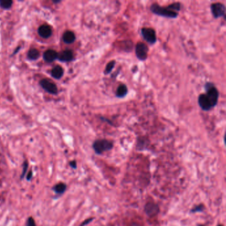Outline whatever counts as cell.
Masks as SVG:
<instances>
[{
	"mask_svg": "<svg viewBox=\"0 0 226 226\" xmlns=\"http://www.w3.org/2000/svg\"><path fill=\"white\" fill-rule=\"evenodd\" d=\"M150 10L153 13L161 17H165L175 19L178 17V13L173 11L171 9L169 6L166 7H161L160 5L158 3H153L150 7Z\"/></svg>",
	"mask_w": 226,
	"mask_h": 226,
	"instance_id": "obj_1",
	"label": "cell"
},
{
	"mask_svg": "<svg viewBox=\"0 0 226 226\" xmlns=\"http://www.w3.org/2000/svg\"><path fill=\"white\" fill-rule=\"evenodd\" d=\"M113 147V142L108 139H97L93 143V149L95 153L98 154H101L106 151H110Z\"/></svg>",
	"mask_w": 226,
	"mask_h": 226,
	"instance_id": "obj_2",
	"label": "cell"
},
{
	"mask_svg": "<svg viewBox=\"0 0 226 226\" xmlns=\"http://www.w3.org/2000/svg\"><path fill=\"white\" fill-rule=\"evenodd\" d=\"M204 88L206 90V95L208 99H210L212 108L216 106L219 98V92L213 83L207 82L204 86Z\"/></svg>",
	"mask_w": 226,
	"mask_h": 226,
	"instance_id": "obj_3",
	"label": "cell"
},
{
	"mask_svg": "<svg viewBox=\"0 0 226 226\" xmlns=\"http://www.w3.org/2000/svg\"><path fill=\"white\" fill-rule=\"evenodd\" d=\"M141 33L143 39L150 45H154L156 43V32L153 29L149 27H143L141 29Z\"/></svg>",
	"mask_w": 226,
	"mask_h": 226,
	"instance_id": "obj_4",
	"label": "cell"
},
{
	"mask_svg": "<svg viewBox=\"0 0 226 226\" xmlns=\"http://www.w3.org/2000/svg\"><path fill=\"white\" fill-rule=\"evenodd\" d=\"M149 48L144 42H139L135 47V55L139 60L144 61L148 57Z\"/></svg>",
	"mask_w": 226,
	"mask_h": 226,
	"instance_id": "obj_5",
	"label": "cell"
},
{
	"mask_svg": "<svg viewBox=\"0 0 226 226\" xmlns=\"http://www.w3.org/2000/svg\"><path fill=\"white\" fill-rule=\"evenodd\" d=\"M211 11L214 18L218 19L225 15V6L222 3H214L211 5Z\"/></svg>",
	"mask_w": 226,
	"mask_h": 226,
	"instance_id": "obj_6",
	"label": "cell"
},
{
	"mask_svg": "<svg viewBox=\"0 0 226 226\" xmlns=\"http://www.w3.org/2000/svg\"><path fill=\"white\" fill-rule=\"evenodd\" d=\"M40 85L42 88L46 90L47 92L51 94H56L58 92V88L56 86L53 82L49 80H41L40 82Z\"/></svg>",
	"mask_w": 226,
	"mask_h": 226,
	"instance_id": "obj_7",
	"label": "cell"
},
{
	"mask_svg": "<svg viewBox=\"0 0 226 226\" xmlns=\"http://www.w3.org/2000/svg\"><path fill=\"white\" fill-rule=\"evenodd\" d=\"M198 102L199 104V106L200 107V108L203 111H210V109H212V106H211V102L210 99H208V97H207L205 94H200L198 96Z\"/></svg>",
	"mask_w": 226,
	"mask_h": 226,
	"instance_id": "obj_8",
	"label": "cell"
},
{
	"mask_svg": "<svg viewBox=\"0 0 226 226\" xmlns=\"http://www.w3.org/2000/svg\"><path fill=\"white\" fill-rule=\"evenodd\" d=\"M145 212L149 217H153L157 215L159 212V207L154 202H149L145 206Z\"/></svg>",
	"mask_w": 226,
	"mask_h": 226,
	"instance_id": "obj_9",
	"label": "cell"
},
{
	"mask_svg": "<svg viewBox=\"0 0 226 226\" xmlns=\"http://www.w3.org/2000/svg\"><path fill=\"white\" fill-rule=\"evenodd\" d=\"M38 33L41 37L44 38V39H47V38L51 36L52 29L49 25H42L41 26H40L39 29H38Z\"/></svg>",
	"mask_w": 226,
	"mask_h": 226,
	"instance_id": "obj_10",
	"label": "cell"
},
{
	"mask_svg": "<svg viewBox=\"0 0 226 226\" xmlns=\"http://www.w3.org/2000/svg\"><path fill=\"white\" fill-rule=\"evenodd\" d=\"M58 58V54L54 50L50 49L45 51L43 55L44 60L47 63H52Z\"/></svg>",
	"mask_w": 226,
	"mask_h": 226,
	"instance_id": "obj_11",
	"label": "cell"
},
{
	"mask_svg": "<svg viewBox=\"0 0 226 226\" xmlns=\"http://www.w3.org/2000/svg\"><path fill=\"white\" fill-rule=\"evenodd\" d=\"M73 58L74 54L72 51L70 50H66L58 55V58L62 62H70L72 60Z\"/></svg>",
	"mask_w": 226,
	"mask_h": 226,
	"instance_id": "obj_12",
	"label": "cell"
},
{
	"mask_svg": "<svg viewBox=\"0 0 226 226\" xmlns=\"http://www.w3.org/2000/svg\"><path fill=\"white\" fill-rule=\"evenodd\" d=\"M63 39L64 42L66 44H71L72 42H74L76 40V36L75 34L72 31H67L63 34Z\"/></svg>",
	"mask_w": 226,
	"mask_h": 226,
	"instance_id": "obj_13",
	"label": "cell"
},
{
	"mask_svg": "<svg viewBox=\"0 0 226 226\" xmlns=\"http://www.w3.org/2000/svg\"><path fill=\"white\" fill-rule=\"evenodd\" d=\"M64 74V70L60 66H56L53 68L51 71V75L55 79L59 80L63 77Z\"/></svg>",
	"mask_w": 226,
	"mask_h": 226,
	"instance_id": "obj_14",
	"label": "cell"
},
{
	"mask_svg": "<svg viewBox=\"0 0 226 226\" xmlns=\"http://www.w3.org/2000/svg\"><path fill=\"white\" fill-rule=\"evenodd\" d=\"M128 92V89L127 86L125 84H121L118 86L117 90L115 92L116 97H120V98H122L126 96Z\"/></svg>",
	"mask_w": 226,
	"mask_h": 226,
	"instance_id": "obj_15",
	"label": "cell"
},
{
	"mask_svg": "<svg viewBox=\"0 0 226 226\" xmlns=\"http://www.w3.org/2000/svg\"><path fill=\"white\" fill-rule=\"evenodd\" d=\"M66 185L63 182H60L53 187V190L57 194H63L66 191Z\"/></svg>",
	"mask_w": 226,
	"mask_h": 226,
	"instance_id": "obj_16",
	"label": "cell"
},
{
	"mask_svg": "<svg viewBox=\"0 0 226 226\" xmlns=\"http://www.w3.org/2000/svg\"><path fill=\"white\" fill-rule=\"evenodd\" d=\"M27 56L31 60H37L40 56V53L36 49H31L28 52Z\"/></svg>",
	"mask_w": 226,
	"mask_h": 226,
	"instance_id": "obj_17",
	"label": "cell"
},
{
	"mask_svg": "<svg viewBox=\"0 0 226 226\" xmlns=\"http://www.w3.org/2000/svg\"><path fill=\"white\" fill-rule=\"evenodd\" d=\"M13 1L11 0H1L0 1V7L4 9H8L11 8Z\"/></svg>",
	"mask_w": 226,
	"mask_h": 226,
	"instance_id": "obj_18",
	"label": "cell"
},
{
	"mask_svg": "<svg viewBox=\"0 0 226 226\" xmlns=\"http://www.w3.org/2000/svg\"><path fill=\"white\" fill-rule=\"evenodd\" d=\"M115 60H111L109 62V63H108V65H107L106 66L105 71H104L105 74H108L110 73L111 71H112L114 66H115Z\"/></svg>",
	"mask_w": 226,
	"mask_h": 226,
	"instance_id": "obj_19",
	"label": "cell"
},
{
	"mask_svg": "<svg viewBox=\"0 0 226 226\" xmlns=\"http://www.w3.org/2000/svg\"><path fill=\"white\" fill-rule=\"evenodd\" d=\"M204 208H205V206H204L203 204H199V205L195 206L194 208L192 209L191 212L192 213H196V212H200V211H202Z\"/></svg>",
	"mask_w": 226,
	"mask_h": 226,
	"instance_id": "obj_20",
	"label": "cell"
},
{
	"mask_svg": "<svg viewBox=\"0 0 226 226\" xmlns=\"http://www.w3.org/2000/svg\"><path fill=\"white\" fill-rule=\"evenodd\" d=\"M23 170L22 172V175H21V178H23L24 177V176L25 175V174L27 172V168H28V163L27 161H25L23 165Z\"/></svg>",
	"mask_w": 226,
	"mask_h": 226,
	"instance_id": "obj_21",
	"label": "cell"
},
{
	"mask_svg": "<svg viewBox=\"0 0 226 226\" xmlns=\"http://www.w3.org/2000/svg\"><path fill=\"white\" fill-rule=\"evenodd\" d=\"M27 226H36L34 219L31 217L29 218L27 222Z\"/></svg>",
	"mask_w": 226,
	"mask_h": 226,
	"instance_id": "obj_22",
	"label": "cell"
},
{
	"mask_svg": "<svg viewBox=\"0 0 226 226\" xmlns=\"http://www.w3.org/2000/svg\"><path fill=\"white\" fill-rule=\"evenodd\" d=\"M94 220V218H89V219H87V220H86L85 221H84V222H83L82 223V224H81L80 225V226H85V225H86L87 224H88V223H90V222H92V220Z\"/></svg>",
	"mask_w": 226,
	"mask_h": 226,
	"instance_id": "obj_23",
	"label": "cell"
},
{
	"mask_svg": "<svg viewBox=\"0 0 226 226\" xmlns=\"http://www.w3.org/2000/svg\"><path fill=\"white\" fill-rule=\"evenodd\" d=\"M70 165L71 166V167H72L73 168H76L77 166V165H76V162L75 161H71L70 163Z\"/></svg>",
	"mask_w": 226,
	"mask_h": 226,
	"instance_id": "obj_24",
	"label": "cell"
},
{
	"mask_svg": "<svg viewBox=\"0 0 226 226\" xmlns=\"http://www.w3.org/2000/svg\"><path fill=\"white\" fill-rule=\"evenodd\" d=\"M32 176H33V172H32L31 170H30L29 172L27 173V180H29L31 179Z\"/></svg>",
	"mask_w": 226,
	"mask_h": 226,
	"instance_id": "obj_25",
	"label": "cell"
},
{
	"mask_svg": "<svg viewBox=\"0 0 226 226\" xmlns=\"http://www.w3.org/2000/svg\"><path fill=\"white\" fill-rule=\"evenodd\" d=\"M130 226H141V225H140V224H139V223H132V224Z\"/></svg>",
	"mask_w": 226,
	"mask_h": 226,
	"instance_id": "obj_26",
	"label": "cell"
},
{
	"mask_svg": "<svg viewBox=\"0 0 226 226\" xmlns=\"http://www.w3.org/2000/svg\"><path fill=\"white\" fill-rule=\"evenodd\" d=\"M218 226H223V225H218Z\"/></svg>",
	"mask_w": 226,
	"mask_h": 226,
	"instance_id": "obj_27",
	"label": "cell"
},
{
	"mask_svg": "<svg viewBox=\"0 0 226 226\" xmlns=\"http://www.w3.org/2000/svg\"><path fill=\"white\" fill-rule=\"evenodd\" d=\"M198 226H204V225H198Z\"/></svg>",
	"mask_w": 226,
	"mask_h": 226,
	"instance_id": "obj_28",
	"label": "cell"
}]
</instances>
